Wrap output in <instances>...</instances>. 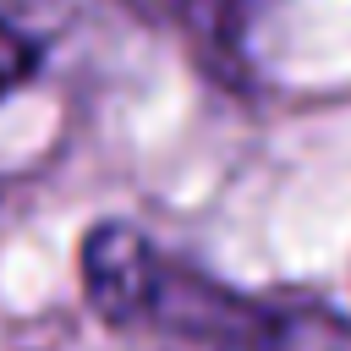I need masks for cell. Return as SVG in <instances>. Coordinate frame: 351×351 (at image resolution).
Segmentation results:
<instances>
[{
  "label": "cell",
  "mask_w": 351,
  "mask_h": 351,
  "mask_svg": "<svg viewBox=\"0 0 351 351\" xmlns=\"http://www.w3.org/2000/svg\"><path fill=\"white\" fill-rule=\"evenodd\" d=\"M66 0H0V16L5 22H16L22 33H33V16H49V11H60ZM38 38V33H33Z\"/></svg>",
  "instance_id": "3"
},
{
  "label": "cell",
  "mask_w": 351,
  "mask_h": 351,
  "mask_svg": "<svg viewBox=\"0 0 351 351\" xmlns=\"http://www.w3.org/2000/svg\"><path fill=\"white\" fill-rule=\"evenodd\" d=\"M33 71H38V38L0 16V99H11Z\"/></svg>",
  "instance_id": "2"
},
{
  "label": "cell",
  "mask_w": 351,
  "mask_h": 351,
  "mask_svg": "<svg viewBox=\"0 0 351 351\" xmlns=\"http://www.w3.org/2000/svg\"><path fill=\"white\" fill-rule=\"evenodd\" d=\"M82 296L115 329H154L192 351H351V324L313 296H252L159 252L132 225L82 236Z\"/></svg>",
  "instance_id": "1"
}]
</instances>
